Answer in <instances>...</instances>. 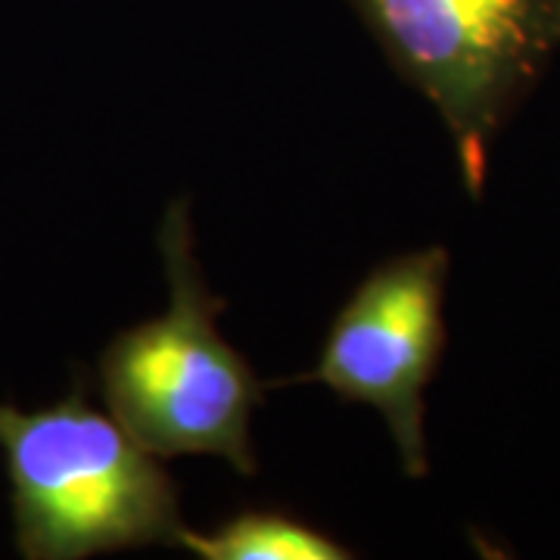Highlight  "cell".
I'll use <instances>...</instances> for the list:
<instances>
[{"mask_svg":"<svg viewBox=\"0 0 560 560\" xmlns=\"http://www.w3.org/2000/svg\"><path fill=\"white\" fill-rule=\"evenodd\" d=\"M13 541L28 560L178 545V489L156 455L84 393L25 411L0 401Z\"/></svg>","mask_w":560,"mask_h":560,"instance_id":"cell-2","label":"cell"},{"mask_svg":"<svg viewBox=\"0 0 560 560\" xmlns=\"http://www.w3.org/2000/svg\"><path fill=\"white\" fill-rule=\"evenodd\" d=\"M448 249L427 246L381 261L342 302L318 364L300 381L320 383L342 401L371 405L396 442L401 470L423 477L427 386L445 349Z\"/></svg>","mask_w":560,"mask_h":560,"instance_id":"cell-4","label":"cell"},{"mask_svg":"<svg viewBox=\"0 0 560 560\" xmlns=\"http://www.w3.org/2000/svg\"><path fill=\"white\" fill-rule=\"evenodd\" d=\"M160 253L168 305L106 342L97 364L103 405L160 460L206 455L253 477L259 467L253 415L261 405V383L221 337L224 300L202 278L187 200L165 209Z\"/></svg>","mask_w":560,"mask_h":560,"instance_id":"cell-1","label":"cell"},{"mask_svg":"<svg viewBox=\"0 0 560 560\" xmlns=\"http://www.w3.org/2000/svg\"><path fill=\"white\" fill-rule=\"evenodd\" d=\"M178 548L202 560H342L340 541L283 511H243L212 533L180 529Z\"/></svg>","mask_w":560,"mask_h":560,"instance_id":"cell-5","label":"cell"},{"mask_svg":"<svg viewBox=\"0 0 560 560\" xmlns=\"http://www.w3.org/2000/svg\"><path fill=\"white\" fill-rule=\"evenodd\" d=\"M383 57L440 113L480 200L492 143L560 50V0H349Z\"/></svg>","mask_w":560,"mask_h":560,"instance_id":"cell-3","label":"cell"}]
</instances>
